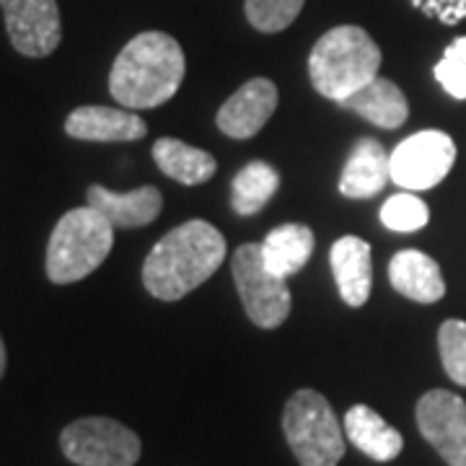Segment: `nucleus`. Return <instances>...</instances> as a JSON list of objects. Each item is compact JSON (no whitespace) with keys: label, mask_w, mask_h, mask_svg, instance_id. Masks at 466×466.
Here are the masks:
<instances>
[{"label":"nucleus","mask_w":466,"mask_h":466,"mask_svg":"<svg viewBox=\"0 0 466 466\" xmlns=\"http://www.w3.org/2000/svg\"><path fill=\"white\" fill-rule=\"evenodd\" d=\"M226 251V238L216 226L208 220H187L150 249L143 262V285L153 299H184L216 275Z\"/></svg>","instance_id":"f257e3e1"},{"label":"nucleus","mask_w":466,"mask_h":466,"mask_svg":"<svg viewBox=\"0 0 466 466\" xmlns=\"http://www.w3.org/2000/svg\"><path fill=\"white\" fill-rule=\"evenodd\" d=\"M187 60L174 36L143 32L116 55L109 73V94L125 109L161 106L179 91Z\"/></svg>","instance_id":"f03ea898"},{"label":"nucleus","mask_w":466,"mask_h":466,"mask_svg":"<svg viewBox=\"0 0 466 466\" xmlns=\"http://www.w3.org/2000/svg\"><path fill=\"white\" fill-rule=\"evenodd\" d=\"M381 50L360 26H334L309 55L311 84L324 99L342 104L373 78H379Z\"/></svg>","instance_id":"7ed1b4c3"},{"label":"nucleus","mask_w":466,"mask_h":466,"mask_svg":"<svg viewBox=\"0 0 466 466\" xmlns=\"http://www.w3.org/2000/svg\"><path fill=\"white\" fill-rule=\"evenodd\" d=\"M115 244V226L91 205L76 208L57 220L47 244V278L70 285L104 265Z\"/></svg>","instance_id":"20e7f679"},{"label":"nucleus","mask_w":466,"mask_h":466,"mask_svg":"<svg viewBox=\"0 0 466 466\" xmlns=\"http://www.w3.org/2000/svg\"><path fill=\"white\" fill-rule=\"evenodd\" d=\"M283 433L300 466H337L345 456V428L314 389H300L288 400Z\"/></svg>","instance_id":"39448f33"},{"label":"nucleus","mask_w":466,"mask_h":466,"mask_svg":"<svg viewBox=\"0 0 466 466\" xmlns=\"http://www.w3.org/2000/svg\"><path fill=\"white\" fill-rule=\"evenodd\" d=\"M63 453L78 466H135L143 443L137 433L112 417H84L60 435Z\"/></svg>","instance_id":"423d86ee"},{"label":"nucleus","mask_w":466,"mask_h":466,"mask_svg":"<svg viewBox=\"0 0 466 466\" xmlns=\"http://www.w3.org/2000/svg\"><path fill=\"white\" fill-rule=\"evenodd\" d=\"M233 280L244 311L259 329H278L290 314V290L283 278L272 275L259 244H244L233 254Z\"/></svg>","instance_id":"0eeeda50"},{"label":"nucleus","mask_w":466,"mask_h":466,"mask_svg":"<svg viewBox=\"0 0 466 466\" xmlns=\"http://www.w3.org/2000/svg\"><path fill=\"white\" fill-rule=\"evenodd\" d=\"M453 164L456 143L451 140V135L422 130L404 137L391 153V182L410 192L433 189L449 177Z\"/></svg>","instance_id":"6e6552de"},{"label":"nucleus","mask_w":466,"mask_h":466,"mask_svg":"<svg viewBox=\"0 0 466 466\" xmlns=\"http://www.w3.org/2000/svg\"><path fill=\"white\" fill-rule=\"evenodd\" d=\"M415 417L422 438L446 464L466 466V401L459 394L446 389L422 394Z\"/></svg>","instance_id":"1a4fd4ad"},{"label":"nucleus","mask_w":466,"mask_h":466,"mask_svg":"<svg viewBox=\"0 0 466 466\" xmlns=\"http://www.w3.org/2000/svg\"><path fill=\"white\" fill-rule=\"evenodd\" d=\"M14 50L24 57H50L63 39L57 0H0Z\"/></svg>","instance_id":"9d476101"},{"label":"nucleus","mask_w":466,"mask_h":466,"mask_svg":"<svg viewBox=\"0 0 466 466\" xmlns=\"http://www.w3.org/2000/svg\"><path fill=\"white\" fill-rule=\"evenodd\" d=\"M275 109H278V86L269 78H251L218 109L216 122L223 135L247 140L265 127L269 116L275 115Z\"/></svg>","instance_id":"9b49d317"},{"label":"nucleus","mask_w":466,"mask_h":466,"mask_svg":"<svg viewBox=\"0 0 466 466\" xmlns=\"http://www.w3.org/2000/svg\"><path fill=\"white\" fill-rule=\"evenodd\" d=\"M86 205L99 210L115 228H143L161 216L164 195L158 187H137L130 192H112L101 184H91Z\"/></svg>","instance_id":"f8f14e48"},{"label":"nucleus","mask_w":466,"mask_h":466,"mask_svg":"<svg viewBox=\"0 0 466 466\" xmlns=\"http://www.w3.org/2000/svg\"><path fill=\"white\" fill-rule=\"evenodd\" d=\"M146 133L148 125L125 106H78L66 119V135L88 143H133Z\"/></svg>","instance_id":"ddd939ff"},{"label":"nucleus","mask_w":466,"mask_h":466,"mask_svg":"<svg viewBox=\"0 0 466 466\" xmlns=\"http://www.w3.org/2000/svg\"><path fill=\"white\" fill-rule=\"evenodd\" d=\"M329 265H332L337 290L342 300L360 309L370 299L373 288V259H370V244L358 236H342L334 241L329 251Z\"/></svg>","instance_id":"4468645a"},{"label":"nucleus","mask_w":466,"mask_h":466,"mask_svg":"<svg viewBox=\"0 0 466 466\" xmlns=\"http://www.w3.org/2000/svg\"><path fill=\"white\" fill-rule=\"evenodd\" d=\"M391 179V153L379 140L363 137L355 143L339 177V192L352 200H368L381 192Z\"/></svg>","instance_id":"2eb2a0df"},{"label":"nucleus","mask_w":466,"mask_h":466,"mask_svg":"<svg viewBox=\"0 0 466 466\" xmlns=\"http://www.w3.org/2000/svg\"><path fill=\"white\" fill-rule=\"evenodd\" d=\"M389 280L397 293L417 303H435L446 296L443 272L425 251L404 249L394 254L389 262Z\"/></svg>","instance_id":"dca6fc26"},{"label":"nucleus","mask_w":466,"mask_h":466,"mask_svg":"<svg viewBox=\"0 0 466 466\" xmlns=\"http://www.w3.org/2000/svg\"><path fill=\"white\" fill-rule=\"evenodd\" d=\"M345 438L373 461H394L404 449L400 431H394L376 410L368 404H355L345 415Z\"/></svg>","instance_id":"f3484780"},{"label":"nucleus","mask_w":466,"mask_h":466,"mask_svg":"<svg viewBox=\"0 0 466 466\" xmlns=\"http://www.w3.org/2000/svg\"><path fill=\"white\" fill-rule=\"evenodd\" d=\"M342 106L368 119L370 125L383 130H397L410 116V104L401 88L389 78H373L370 84L355 91L350 99L342 101Z\"/></svg>","instance_id":"a211bd4d"},{"label":"nucleus","mask_w":466,"mask_h":466,"mask_svg":"<svg viewBox=\"0 0 466 466\" xmlns=\"http://www.w3.org/2000/svg\"><path fill=\"white\" fill-rule=\"evenodd\" d=\"M314 231L300 223H285L267 233V238L259 244L262 247V259L265 267L278 275V278H293L300 272L306 262L314 254Z\"/></svg>","instance_id":"6ab92c4d"},{"label":"nucleus","mask_w":466,"mask_h":466,"mask_svg":"<svg viewBox=\"0 0 466 466\" xmlns=\"http://www.w3.org/2000/svg\"><path fill=\"white\" fill-rule=\"evenodd\" d=\"M153 158L158 168L171 177L174 182L187 184V187H198L205 184L216 174V158L208 150L187 146L177 137H161L153 143Z\"/></svg>","instance_id":"aec40b11"},{"label":"nucleus","mask_w":466,"mask_h":466,"mask_svg":"<svg viewBox=\"0 0 466 466\" xmlns=\"http://www.w3.org/2000/svg\"><path fill=\"white\" fill-rule=\"evenodd\" d=\"M280 174L265 161H251L241 168L231 184V208L236 216L249 218L265 210V205L278 192Z\"/></svg>","instance_id":"412c9836"},{"label":"nucleus","mask_w":466,"mask_h":466,"mask_svg":"<svg viewBox=\"0 0 466 466\" xmlns=\"http://www.w3.org/2000/svg\"><path fill=\"white\" fill-rule=\"evenodd\" d=\"M431 220L428 205L420 200L412 192H400L394 198L383 202L381 208V223L389 231L397 233H412L425 228Z\"/></svg>","instance_id":"4be33fe9"},{"label":"nucleus","mask_w":466,"mask_h":466,"mask_svg":"<svg viewBox=\"0 0 466 466\" xmlns=\"http://www.w3.org/2000/svg\"><path fill=\"white\" fill-rule=\"evenodd\" d=\"M303 3L306 0H247L244 11L257 32L278 34L299 18Z\"/></svg>","instance_id":"5701e85b"},{"label":"nucleus","mask_w":466,"mask_h":466,"mask_svg":"<svg viewBox=\"0 0 466 466\" xmlns=\"http://www.w3.org/2000/svg\"><path fill=\"white\" fill-rule=\"evenodd\" d=\"M438 350L449 379L459 386H466V321L449 319L438 329Z\"/></svg>","instance_id":"b1692460"},{"label":"nucleus","mask_w":466,"mask_h":466,"mask_svg":"<svg viewBox=\"0 0 466 466\" xmlns=\"http://www.w3.org/2000/svg\"><path fill=\"white\" fill-rule=\"evenodd\" d=\"M433 73L446 94L453 99H466V36L451 42Z\"/></svg>","instance_id":"393cba45"},{"label":"nucleus","mask_w":466,"mask_h":466,"mask_svg":"<svg viewBox=\"0 0 466 466\" xmlns=\"http://www.w3.org/2000/svg\"><path fill=\"white\" fill-rule=\"evenodd\" d=\"M422 16L435 18L446 26L466 21V0H410Z\"/></svg>","instance_id":"a878e982"},{"label":"nucleus","mask_w":466,"mask_h":466,"mask_svg":"<svg viewBox=\"0 0 466 466\" xmlns=\"http://www.w3.org/2000/svg\"><path fill=\"white\" fill-rule=\"evenodd\" d=\"M5 342H3V337H0V379H3V373H5Z\"/></svg>","instance_id":"bb28decb"}]
</instances>
